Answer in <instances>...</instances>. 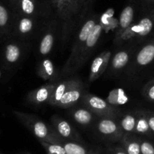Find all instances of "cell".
<instances>
[{"label": "cell", "mask_w": 154, "mask_h": 154, "mask_svg": "<svg viewBox=\"0 0 154 154\" xmlns=\"http://www.w3.org/2000/svg\"><path fill=\"white\" fill-rule=\"evenodd\" d=\"M99 21V17L97 15H93L86 19L84 24L81 25V28L78 30V33L75 36V42L72 45V49L70 53V55L69 56L67 61L66 62L64 66L62 69L60 77H66L70 75L71 69L73 67L74 64L79 55L80 51L82 49L84 43L88 39L93 29L94 28V27Z\"/></svg>", "instance_id": "obj_1"}, {"label": "cell", "mask_w": 154, "mask_h": 154, "mask_svg": "<svg viewBox=\"0 0 154 154\" xmlns=\"http://www.w3.org/2000/svg\"><path fill=\"white\" fill-rule=\"evenodd\" d=\"M14 115L17 119L28 128L39 140L44 141L57 142L60 136L53 130L51 126H48L40 118L35 115L23 112L14 110Z\"/></svg>", "instance_id": "obj_2"}, {"label": "cell", "mask_w": 154, "mask_h": 154, "mask_svg": "<svg viewBox=\"0 0 154 154\" xmlns=\"http://www.w3.org/2000/svg\"><path fill=\"white\" fill-rule=\"evenodd\" d=\"M55 10L61 23L62 39L66 42L78 23V1L59 0Z\"/></svg>", "instance_id": "obj_3"}, {"label": "cell", "mask_w": 154, "mask_h": 154, "mask_svg": "<svg viewBox=\"0 0 154 154\" xmlns=\"http://www.w3.org/2000/svg\"><path fill=\"white\" fill-rule=\"evenodd\" d=\"M154 30V11L143 17L138 22L132 24L120 37L116 41V44H120L131 39H143L148 36Z\"/></svg>", "instance_id": "obj_4"}, {"label": "cell", "mask_w": 154, "mask_h": 154, "mask_svg": "<svg viewBox=\"0 0 154 154\" xmlns=\"http://www.w3.org/2000/svg\"><path fill=\"white\" fill-rule=\"evenodd\" d=\"M83 103L87 109L100 117L115 118L117 116L118 111L114 106L93 94L84 95Z\"/></svg>", "instance_id": "obj_5"}, {"label": "cell", "mask_w": 154, "mask_h": 154, "mask_svg": "<svg viewBox=\"0 0 154 154\" xmlns=\"http://www.w3.org/2000/svg\"><path fill=\"white\" fill-rule=\"evenodd\" d=\"M103 30V27H102V25L99 21L94 27V28L93 29L91 33L89 36L88 39H87L86 42L84 43L82 49L80 51L79 55H78V58H77L76 61H75L73 67L71 69L70 75H72L74 72H76L78 69H79L84 65V63L87 61V60L89 58L90 54H92L93 50L96 48L101 36H102Z\"/></svg>", "instance_id": "obj_6"}, {"label": "cell", "mask_w": 154, "mask_h": 154, "mask_svg": "<svg viewBox=\"0 0 154 154\" xmlns=\"http://www.w3.org/2000/svg\"><path fill=\"white\" fill-rule=\"evenodd\" d=\"M96 130L101 137L110 141L121 140L124 135L120 123L114 118L101 117L96 124Z\"/></svg>", "instance_id": "obj_7"}, {"label": "cell", "mask_w": 154, "mask_h": 154, "mask_svg": "<svg viewBox=\"0 0 154 154\" xmlns=\"http://www.w3.org/2000/svg\"><path fill=\"white\" fill-rule=\"evenodd\" d=\"M51 128L60 137L66 140L78 142L84 144V140L79 133L66 119L58 115H54L51 116Z\"/></svg>", "instance_id": "obj_8"}, {"label": "cell", "mask_w": 154, "mask_h": 154, "mask_svg": "<svg viewBox=\"0 0 154 154\" xmlns=\"http://www.w3.org/2000/svg\"><path fill=\"white\" fill-rule=\"evenodd\" d=\"M83 96H84V85L81 80L75 79V82L65 92L63 98L57 104V107L60 108H69L76 104Z\"/></svg>", "instance_id": "obj_9"}, {"label": "cell", "mask_w": 154, "mask_h": 154, "mask_svg": "<svg viewBox=\"0 0 154 154\" xmlns=\"http://www.w3.org/2000/svg\"><path fill=\"white\" fill-rule=\"evenodd\" d=\"M36 20L30 17L20 14L13 24L14 33L21 39H28L35 31Z\"/></svg>", "instance_id": "obj_10"}, {"label": "cell", "mask_w": 154, "mask_h": 154, "mask_svg": "<svg viewBox=\"0 0 154 154\" xmlns=\"http://www.w3.org/2000/svg\"><path fill=\"white\" fill-rule=\"evenodd\" d=\"M111 52L110 51H105L99 54L92 62L89 74V81L90 82L96 81L99 78L109 65L111 60Z\"/></svg>", "instance_id": "obj_11"}, {"label": "cell", "mask_w": 154, "mask_h": 154, "mask_svg": "<svg viewBox=\"0 0 154 154\" xmlns=\"http://www.w3.org/2000/svg\"><path fill=\"white\" fill-rule=\"evenodd\" d=\"M56 30H57L56 21H50L45 27L38 46L39 53L42 55H48L52 51L55 41Z\"/></svg>", "instance_id": "obj_12"}, {"label": "cell", "mask_w": 154, "mask_h": 154, "mask_svg": "<svg viewBox=\"0 0 154 154\" xmlns=\"http://www.w3.org/2000/svg\"><path fill=\"white\" fill-rule=\"evenodd\" d=\"M55 85V82H51L31 91L26 96L27 101L29 104H35V105L48 103L54 91Z\"/></svg>", "instance_id": "obj_13"}, {"label": "cell", "mask_w": 154, "mask_h": 154, "mask_svg": "<svg viewBox=\"0 0 154 154\" xmlns=\"http://www.w3.org/2000/svg\"><path fill=\"white\" fill-rule=\"evenodd\" d=\"M23 54V46L20 43L11 42L5 46L3 58L8 66H14L20 60Z\"/></svg>", "instance_id": "obj_14"}, {"label": "cell", "mask_w": 154, "mask_h": 154, "mask_svg": "<svg viewBox=\"0 0 154 154\" xmlns=\"http://www.w3.org/2000/svg\"><path fill=\"white\" fill-rule=\"evenodd\" d=\"M154 60V39L147 42L139 50L134 60L135 68H142Z\"/></svg>", "instance_id": "obj_15"}, {"label": "cell", "mask_w": 154, "mask_h": 154, "mask_svg": "<svg viewBox=\"0 0 154 154\" xmlns=\"http://www.w3.org/2000/svg\"><path fill=\"white\" fill-rule=\"evenodd\" d=\"M60 143L64 146L66 154H102L101 149L90 148L84 143L60 138Z\"/></svg>", "instance_id": "obj_16"}, {"label": "cell", "mask_w": 154, "mask_h": 154, "mask_svg": "<svg viewBox=\"0 0 154 154\" xmlns=\"http://www.w3.org/2000/svg\"><path fill=\"white\" fill-rule=\"evenodd\" d=\"M134 12V8L132 5H129L123 9L120 15L118 27L114 41L118 39L120 36L133 24Z\"/></svg>", "instance_id": "obj_17"}, {"label": "cell", "mask_w": 154, "mask_h": 154, "mask_svg": "<svg viewBox=\"0 0 154 154\" xmlns=\"http://www.w3.org/2000/svg\"><path fill=\"white\" fill-rule=\"evenodd\" d=\"M17 6L20 14L30 17L35 20H37L40 14V8L37 0H19Z\"/></svg>", "instance_id": "obj_18"}, {"label": "cell", "mask_w": 154, "mask_h": 154, "mask_svg": "<svg viewBox=\"0 0 154 154\" xmlns=\"http://www.w3.org/2000/svg\"><path fill=\"white\" fill-rule=\"evenodd\" d=\"M36 72L40 78L46 81H52L57 75L54 63L48 58H45L39 62L36 68Z\"/></svg>", "instance_id": "obj_19"}, {"label": "cell", "mask_w": 154, "mask_h": 154, "mask_svg": "<svg viewBox=\"0 0 154 154\" xmlns=\"http://www.w3.org/2000/svg\"><path fill=\"white\" fill-rule=\"evenodd\" d=\"M75 79L76 78L66 79L56 83L54 90L48 104L51 106H54V107H57V104L60 102L61 98H63L65 92L70 87L71 85H72V83L75 82Z\"/></svg>", "instance_id": "obj_20"}, {"label": "cell", "mask_w": 154, "mask_h": 154, "mask_svg": "<svg viewBox=\"0 0 154 154\" xmlns=\"http://www.w3.org/2000/svg\"><path fill=\"white\" fill-rule=\"evenodd\" d=\"M136 114V125L134 133L141 135L151 136L153 134L149 126L147 120V110H139L135 111Z\"/></svg>", "instance_id": "obj_21"}, {"label": "cell", "mask_w": 154, "mask_h": 154, "mask_svg": "<svg viewBox=\"0 0 154 154\" xmlns=\"http://www.w3.org/2000/svg\"><path fill=\"white\" fill-rule=\"evenodd\" d=\"M122 147L128 154L141 153V139L132 134H124L121 139Z\"/></svg>", "instance_id": "obj_22"}, {"label": "cell", "mask_w": 154, "mask_h": 154, "mask_svg": "<svg viewBox=\"0 0 154 154\" xmlns=\"http://www.w3.org/2000/svg\"><path fill=\"white\" fill-rule=\"evenodd\" d=\"M94 113L90 111L89 109L86 108H78L74 110L71 113L72 117L75 122L82 126H87L90 125L94 120Z\"/></svg>", "instance_id": "obj_23"}, {"label": "cell", "mask_w": 154, "mask_h": 154, "mask_svg": "<svg viewBox=\"0 0 154 154\" xmlns=\"http://www.w3.org/2000/svg\"><path fill=\"white\" fill-rule=\"evenodd\" d=\"M130 54L126 50L120 51L114 54L111 60V69L112 72H120L127 66Z\"/></svg>", "instance_id": "obj_24"}, {"label": "cell", "mask_w": 154, "mask_h": 154, "mask_svg": "<svg viewBox=\"0 0 154 154\" xmlns=\"http://www.w3.org/2000/svg\"><path fill=\"white\" fill-rule=\"evenodd\" d=\"M13 29L9 11L5 6L0 3V35L7 36Z\"/></svg>", "instance_id": "obj_25"}, {"label": "cell", "mask_w": 154, "mask_h": 154, "mask_svg": "<svg viewBox=\"0 0 154 154\" xmlns=\"http://www.w3.org/2000/svg\"><path fill=\"white\" fill-rule=\"evenodd\" d=\"M120 125L124 134H133L136 125V114L134 113H129L125 114L120 121Z\"/></svg>", "instance_id": "obj_26"}, {"label": "cell", "mask_w": 154, "mask_h": 154, "mask_svg": "<svg viewBox=\"0 0 154 154\" xmlns=\"http://www.w3.org/2000/svg\"><path fill=\"white\" fill-rule=\"evenodd\" d=\"M60 140L54 143L44 141V140H39V141L46 150L47 154H66V149L64 146L60 143Z\"/></svg>", "instance_id": "obj_27"}, {"label": "cell", "mask_w": 154, "mask_h": 154, "mask_svg": "<svg viewBox=\"0 0 154 154\" xmlns=\"http://www.w3.org/2000/svg\"><path fill=\"white\" fill-rule=\"evenodd\" d=\"M127 101V98L124 95L123 91L120 88H117L113 90L110 93L108 98V102L111 105H119L123 104Z\"/></svg>", "instance_id": "obj_28"}, {"label": "cell", "mask_w": 154, "mask_h": 154, "mask_svg": "<svg viewBox=\"0 0 154 154\" xmlns=\"http://www.w3.org/2000/svg\"><path fill=\"white\" fill-rule=\"evenodd\" d=\"M143 95L150 102L154 103V79L149 81L143 88Z\"/></svg>", "instance_id": "obj_29"}, {"label": "cell", "mask_w": 154, "mask_h": 154, "mask_svg": "<svg viewBox=\"0 0 154 154\" xmlns=\"http://www.w3.org/2000/svg\"><path fill=\"white\" fill-rule=\"evenodd\" d=\"M78 23L84 21L87 11L90 0H78Z\"/></svg>", "instance_id": "obj_30"}, {"label": "cell", "mask_w": 154, "mask_h": 154, "mask_svg": "<svg viewBox=\"0 0 154 154\" xmlns=\"http://www.w3.org/2000/svg\"><path fill=\"white\" fill-rule=\"evenodd\" d=\"M141 153L154 154V144L151 142L141 139Z\"/></svg>", "instance_id": "obj_31"}, {"label": "cell", "mask_w": 154, "mask_h": 154, "mask_svg": "<svg viewBox=\"0 0 154 154\" xmlns=\"http://www.w3.org/2000/svg\"><path fill=\"white\" fill-rule=\"evenodd\" d=\"M147 116L149 126H150V130H151L152 133L154 134V112L147 110Z\"/></svg>", "instance_id": "obj_32"}, {"label": "cell", "mask_w": 154, "mask_h": 154, "mask_svg": "<svg viewBox=\"0 0 154 154\" xmlns=\"http://www.w3.org/2000/svg\"><path fill=\"white\" fill-rule=\"evenodd\" d=\"M110 152L111 154H128L123 147H119V146L111 148Z\"/></svg>", "instance_id": "obj_33"}, {"label": "cell", "mask_w": 154, "mask_h": 154, "mask_svg": "<svg viewBox=\"0 0 154 154\" xmlns=\"http://www.w3.org/2000/svg\"><path fill=\"white\" fill-rule=\"evenodd\" d=\"M146 5H152L154 4V0H143Z\"/></svg>", "instance_id": "obj_34"}, {"label": "cell", "mask_w": 154, "mask_h": 154, "mask_svg": "<svg viewBox=\"0 0 154 154\" xmlns=\"http://www.w3.org/2000/svg\"><path fill=\"white\" fill-rule=\"evenodd\" d=\"M59 0H51V5H52V7L54 8V9L56 8V7H57V3H58Z\"/></svg>", "instance_id": "obj_35"}, {"label": "cell", "mask_w": 154, "mask_h": 154, "mask_svg": "<svg viewBox=\"0 0 154 154\" xmlns=\"http://www.w3.org/2000/svg\"><path fill=\"white\" fill-rule=\"evenodd\" d=\"M11 2H12L13 3H14V4H16V5H17V3L18 2H19V0H10Z\"/></svg>", "instance_id": "obj_36"}, {"label": "cell", "mask_w": 154, "mask_h": 154, "mask_svg": "<svg viewBox=\"0 0 154 154\" xmlns=\"http://www.w3.org/2000/svg\"><path fill=\"white\" fill-rule=\"evenodd\" d=\"M18 154H31V153H29V152H21V153H18Z\"/></svg>", "instance_id": "obj_37"}, {"label": "cell", "mask_w": 154, "mask_h": 154, "mask_svg": "<svg viewBox=\"0 0 154 154\" xmlns=\"http://www.w3.org/2000/svg\"><path fill=\"white\" fill-rule=\"evenodd\" d=\"M0 154H3V153H2V152H1V151H0Z\"/></svg>", "instance_id": "obj_38"}, {"label": "cell", "mask_w": 154, "mask_h": 154, "mask_svg": "<svg viewBox=\"0 0 154 154\" xmlns=\"http://www.w3.org/2000/svg\"><path fill=\"white\" fill-rule=\"evenodd\" d=\"M0 77H1V72H0Z\"/></svg>", "instance_id": "obj_39"}]
</instances>
